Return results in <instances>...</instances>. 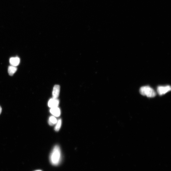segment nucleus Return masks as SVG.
<instances>
[{"label": "nucleus", "instance_id": "obj_1", "mask_svg": "<svg viewBox=\"0 0 171 171\" xmlns=\"http://www.w3.org/2000/svg\"><path fill=\"white\" fill-rule=\"evenodd\" d=\"M61 151L59 146H56L53 149L50 156V161L54 166H57L61 160Z\"/></svg>", "mask_w": 171, "mask_h": 171}, {"label": "nucleus", "instance_id": "obj_2", "mask_svg": "<svg viewBox=\"0 0 171 171\" xmlns=\"http://www.w3.org/2000/svg\"><path fill=\"white\" fill-rule=\"evenodd\" d=\"M140 92L141 95L146 96L149 98H153L156 96L155 91L152 88L149 86L141 87Z\"/></svg>", "mask_w": 171, "mask_h": 171}, {"label": "nucleus", "instance_id": "obj_3", "mask_svg": "<svg viewBox=\"0 0 171 171\" xmlns=\"http://www.w3.org/2000/svg\"><path fill=\"white\" fill-rule=\"evenodd\" d=\"M171 90V88L169 85L166 86H160L158 87L157 91L159 95L162 96L166 94Z\"/></svg>", "mask_w": 171, "mask_h": 171}, {"label": "nucleus", "instance_id": "obj_4", "mask_svg": "<svg viewBox=\"0 0 171 171\" xmlns=\"http://www.w3.org/2000/svg\"><path fill=\"white\" fill-rule=\"evenodd\" d=\"M59 104V101L57 98H53L50 99L48 103L49 107L51 108L57 107Z\"/></svg>", "mask_w": 171, "mask_h": 171}, {"label": "nucleus", "instance_id": "obj_5", "mask_svg": "<svg viewBox=\"0 0 171 171\" xmlns=\"http://www.w3.org/2000/svg\"><path fill=\"white\" fill-rule=\"evenodd\" d=\"M60 86L59 85H55L54 87L52 92L53 98H57L59 95Z\"/></svg>", "mask_w": 171, "mask_h": 171}, {"label": "nucleus", "instance_id": "obj_6", "mask_svg": "<svg viewBox=\"0 0 171 171\" xmlns=\"http://www.w3.org/2000/svg\"><path fill=\"white\" fill-rule=\"evenodd\" d=\"M9 61L11 66L17 67L19 64L20 59L17 57H11Z\"/></svg>", "mask_w": 171, "mask_h": 171}, {"label": "nucleus", "instance_id": "obj_7", "mask_svg": "<svg viewBox=\"0 0 171 171\" xmlns=\"http://www.w3.org/2000/svg\"><path fill=\"white\" fill-rule=\"evenodd\" d=\"M50 112L53 116L56 117L59 116L61 113L60 109L58 107L51 108Z\"/></svg>", "mask_w": 171, "mask_h": 171}, {"label": "nucleus", "instance_id": "obj_8", "mask_svg": "<svg viewBox=\"0 0 171 171\" xmlns=\"http://www.w3.org/2000/svg\"><path fill=\"white\" fill-rule=\"evenodd\" d=\"M17 68L16 67L10 66L8 68V73L10 76H13L17 71Z\"/></svg>", "mask_w": 171, "mask_h": 171}, {"label": "nucleus", "instance_id": "obj_9", "mask_svg": "<svg viewBox=\"0 0 171 171\" xmlns=\"http://www.w3.org/2000/svg\"><path fill=\"white\" fill-rule=\"evenodd\" d=\"M57 120L54 116H51L49 117L48 120V123L50 126H53L57 122Z\"/></svg>", "mask_w": 171, "mask_h": 171}, {"label": "nucleus", "instance_id": "obj_10", "mask_svg": "<svg viewBox=\"0 0 171 171\" xmlns=\"http://www.w3.org/2000/svg\"><path fill=\"white\" fill-rule=\"evenodd\" d=\"M61 119H59L57 122L56 123V125L55 128V130L56 131H58L60 130V129L61 128Z\"/></svg>", "mask_w": 171, "mask_h": 171}, {"label": "nucleus", "instance_id": "obj_11", "mask_svg": "<svg viewBox=\"0 0 171 171\" xmlns=\"http://www.w3.org/2000/svg\"><path fill=\"white\" fill-rule=\"evenodd\" d=\"M2 112V108L0 106V114H1Z\"/></svg>", "mask_w": 171, "mask_h": 171}, {"label": "nucleus", "instance_id": "obj_12", "mask_svg": "<svg viewBox=\"0 0 171 171\" xmlns=\"http://www.w3.org/2000/svg\"><path fill=\"white\" fill-rule=\"evenodd\" d=\"M35 171H41V170H37Z\"/></svg>", "mask_w": 171, "mask_h": 171}]
</instances>
